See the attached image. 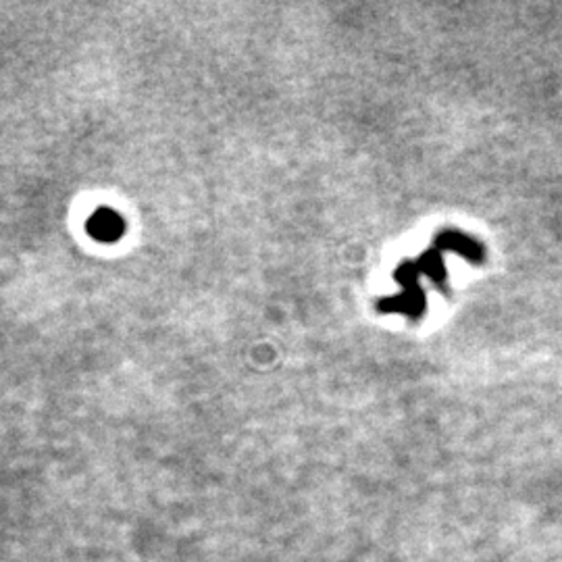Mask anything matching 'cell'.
I'll list each match as a JSON object with an SVG mask.
<instances>
[]
</instances>
